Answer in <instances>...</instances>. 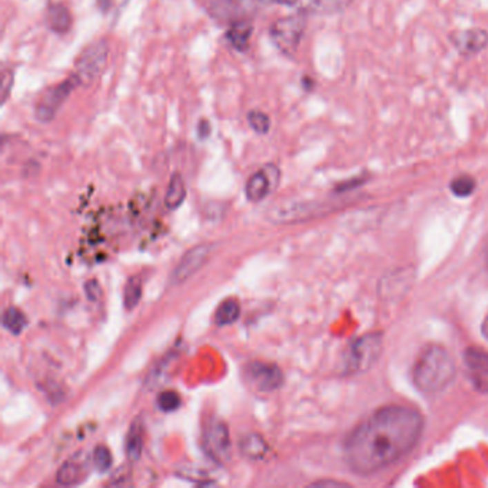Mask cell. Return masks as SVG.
I'll use <instances>...</instances> for the list:
<instances>
[{
	"mask_svg": "<svg viewBox=\"0 0 488 488\" xmlns=\"http://www.w3.org/2000/svg\"><path fill=\"white\" fill-rule=\"evenodd\" d=\"M422 417L414 408H380L361 422L345 442V460L358 474H373L391 465L417 444Z\"/></svg>",
	"mask_w": 488,
	"mask_h": 488,
	"instance_id": "obj_1",
	"label": "cell"
},
{
	"mask_svg": "<svg viewBox=\"0 0 488 488\" xmlns=\"http://www.w3.org/2000/svg\"><path fill=\"white\" fill-rule=\"evenodd\" d=\"M456 375V364L450 353L440 345H429L420 354L413 378L422 393L434 394L448 387Z\"/></svg>",
	"mask_w": 488,
	"mask_h": 488,
	"instance_id": "obj_2",
	"label": "cell"
},
{
	"mask_svg": "<svg viewBox=\"0 0 488 488\" xmlns=\"http://www.w3.org/2000/svg\"><path fill=\"white\" fill-rule=\"evenodd\" d=\"M306 26V16L295 13L278 19L271 25L269 35L272 42L285 55H294L301 43Z\"/></svg>",
	"mask_w": 488,
	"mask_h": 488,
	"instance_id": "obj_3",
	"label": "cell"
},
{
	"mask_svg": "<svg viewBox=\"0 0 488 488\" xmlns=\"http://www.w3.org/2000/svg\"><path fill=\"white\" fill-rule=\"evenodd\" d=\"M109 45L105 39L89 45L77 57L75 75L79 77L81 85H90L99 76L108 62Z\"/></svg>",
	"mask_w": 488,
	"mask_h": 488,
	"instance_id": "obj_4",
	"label": "cell"
},
{
	"mask_svg": "<svg viewBox=\"0 0 488 488\" xmlns=\"http://www.w3.org/2000/svg\"><path fill=\"white\" fill-rule=\"evenodd\" d=\"M79 85H81L79 77L73 73L72 76L66 77V79L64 82H61L59 85L52 86L50 89H48L36 106V112H35L36 119L39 122H43V124L53 121L56 113L59 112L62 105L70 96V93Z\"/></svg>",
	"mask_w": 488,
	"mask_h": 488,
	"instance_id": "obj_5",
	"label": "cell"
},
{
	"mask_svg": "<svg viewBox=\"0 0 488 488\" xmlns=\"http://www.w3.org/2000/svg\"><path fill=\"white\" fill-rule=\"evenodd\" d=\"M382 340L378 334H371L360 338L349 348L347 367L351 373H360L373 365L381 354Z\"/></svg>",
	"mask_w": 488,
	"mask_h": 488,
	"instance_id": "obj_6",
	"label": "cell"
},
{
	"mask_svg": "<svg viewBox=\"0 0 488 488\" xmlns=\"http://www.w3.org/2000/svg\"><path fill=\"white\" fill-rule=\"evenodd\" d=\"M245 374L251 385L262 393L275 391L284 382L280 367L269 362H252L246 367Z\"/></svg>",
	"mask_w": 488,
	"mask_h": 488,
	"instance_id": "obj_7",
	"label": "cell"
},
{
	"mask_svg": "<svg viewBox=\"0 0 488 488\" xmlns=\"http://www.w3.org/2000/svg\"><path fill=\"white\" fill-rule=\"evenodd\" d=\"M465 368L473 385L482 394H488V353L470 348L464 354Z\"/></svg>",
	"mask_w": 488,
	"mask_h": 488,
	"instance_id": "obj_8",
	"label": "cell"
},
{
	"mask_svg": "<svg viewBox=\"0 0 488 488\" xmlns=\"http://www.w3.org/2000/svg\"><path fill=\"white\" fill-rule=\"evenodd\" d=\"M209 253H211L209 245H199V246H195V248L189 249L182 257V260L179 261L178 266L175 268L172 281L175 284L185 282L208 261Z\"/></svg>",
	"mask_w": 488,
	"mask_h": 488,
	"instance_id": "obj_9",
	"label": "cell"
},
{
	"mask_svg": "<svg viewBox=\"0 0 488 488\" xmlns=\"http://www.w3.org/2000/svg\"><path fill=\"white\" fill-rule=\"evenodd\" d=\"M229 431L224 422L217 421L208 427L205 433V448L215 461H224L229 454Z\"/></svg>",
	"mask_w": 488,
	"mask_h": 488,
	"instance_id": "obj_10",
	"label": "cell"
},
{
	"mask_svg": "<svg viewBox=\"0 0 488 488\" xmlns=\"http://www.w3.org/2000/svg\"><path fill=\"white\" fill-rule=\"evenodd\" d=\"M456 48L464 55H474L488 46V33L482 29L461 30L451 37Z\"/></svg>",
	"mask_w": 488,
	"mask_h": 488,
	"instance_id": "obj_11",
	"label": "cell"
},
{
	"mask_svg": "<svg viewBox=\"0 0 488 488\" xmlns=\"http://www.w3.org/2000/svg\"><path fill=\"white\" fill-rule=\"evenodd\" d=\"M274 188H275V185L272 184L266 172L264 169H261V170L253 173L252 177L248 179L246 186H245V193H246L248 201L260 202Z\"/></svg>",
	"mask_w": 488,
	"mask_h": 488,
	"instance_id": "obj_12",
	"label": "cell"
},
{
	"mask_svg": "<svg viewBox=\"0 0 488 488\" xmlns=\"http://www.w3.org/2000/svg\"><path fill=\"white\" fill-rule=\"evenodd\" d=\"M48 25L55 33L65 35L72 26V16L69 9L61 3L50 5L48 9Z\"/></svg>",
	"mask_w": 488,
	"mask_h": 488,
	"instance_id": "obj_13",
	"label": "cell"
},
{
	"mask_svg": "<svg viewBox=\"0 0 488 488\" xmlns=\"http://www.w3.org/2000/svg\"><path fill=\"white\" fill-rule=\"evenodd\" d=\"M252 32L253 28L249 22L245 21L237 22L229 28L226 33V39L233 49L246 50V48L249 46V39L252 36Z\"/></svg>",
	"mask_w": 488,
	"mask_h": 488,
	"instance_id": "obj_14",
	"label": "cell"
},
{
	"mask_svg": "<svg viewBox=\"0 0 488 488\" xmlns=\"http://www.w3.org/2000/svg\"><path fill=\"white\" fill-rule=\"evenodd\" d=\"M86 476L85 464L79 461H66L56 474V480L62 485L79 484Z\"/></svg>",
	"mask_w": 488,
	"mask_h": 488,
	"instance_id": "obj_15",
	"label": "cell"
},
{
	"mask_svg": "<svg viewBox=\"0 0 488 488\" xmlns=\"http://www.w3.org/2000/svg\"><path fill=\"white\" fill-rule=\"evenodd\" d=\"M185 197H186V188L182 177L179 173H173L165 195V206L170 211L177 209L182 205Z\"/></svg>",
	"mask_w": 488,
	"mask_h": 488,
	"instance_id": "obj_16",
	"label": "cell"
},
{
	"mask_svg": "<svg viewBox=\"0 0 488 488\" xmlns=\"http://www.w3.org/2000/svg\"><path fill=\"white\" fill-rule=\"evenodd\" d=\"M144 447V427L141 421H135L126 438V454L130 461L139 460Z\"/></svg>",
	"mask_w": 488,
	"mask_h": 488,
	"instance_id": "obj_17",
	"label": "cell"
},
{
	"mask_svg": "<svg viewBox=\"0 0 488 488\" xmlns=\"http://www.w3.org/2000/svg\"><path fill=\"white\" fill-rule=\"evenodd\" d=\"M266 451V441L260 434H249L241 441V453L251 460L264 458Z\"/></svg>",
	"mask_w": 488,
	"mask_h": 488,
	"instance_id": "obj_18",
	"label": "cell"
},
{
	"mask_svg": "<svg viewBox=\"0 0 488 488\" xmlns=\"http://www.w3.org/2000/svg\"><path fill=\"white\" fill-rule=\"evenodd\" d=\"M26 325H28V320L21 309L10 306L5 311L3 326L5 329L9 331V333L19 335L26 328Z\"/></svg>",
	"mask_w": 488,
	"mask_h": 488,
	"instance_id": "obj_19",
	"label": "cell"
},
{
	"mask_svg": "<svg viewBox=\"0 0 488 488\" xmlns=\"http://www.w3.org/2000/svg\"><path fill=\"white\" fill-rule=\"evenodd\" d=\"M240 305L237 301H225L219 305V308L217 309V314H215V321L219 326H225V325H231L235 322L240 318Z\"/></svg>",
	"mask_w": 488,
	"mask_h": 488,
	"instance_id": "obj_20",
	"label": "cell"
},
{
	"mask_svg": "<svg viewBox=\"0 0 488 488\" xmlns=\"http://www.w3.org/2000/svg\"><path fill=\"white\" fill-rule=\"evenodd\" d=\"M142 297V282L139 278H130L126 282L125 294H124V304L128 309H133L139 304Z\"/></svg>",
	"mask_w": 488,
	"mask_h": 488,
	"instance_id": "obj_21",
	"label": "cell"
},
{
	"mask_svg": "<svg viewBox=\"0 0 488 488\" xmlns=\"http://www.w3.org/2000/svg\"><path fill=\"white\" fill-rule=\"evenodd\" d=\"M248 124L252 128V130H255L260 135L268 133L271 129V119L269 116L261 110H252L246 116Z\"/></svg>",
	"mask_w": 488,
	"mask_h": 488,
	"instance_id": "obj_22",
	"label": "cell"
},
{
	"mask_svg": "<svg viewBox=\"0 0 488 488\" xmlns=\"http://www.w3.org/2000/svg\"><path fill=\"white\" fill-rule=\"evenodd\" d=\"M474 189L476 181L471 177H467V175H462V177H458L451 182V192L460 198L470 197Z\"/></svg>",
	"mask_w": 488,
	"mask_h": 488,
	"instance_id": "obj_23",
	"label": "cell"
},
{
	"mask_svg": "<svg viewBox=\"0 0 488 488\" xmlns=\"http://www.w3.org/2000/svg\"><path fill=\"white\" fill-rule=\"evenodd\" d=\"M93 464L97 471H106L112 465L110 451L104 445H97L93 451Z\"/></svg>",
	"mask_w": 488,
	"mask_h": 488,
	"instance_id": "obj_24",
	"label": "cell"
},
{
	"mask_svg": "<svg viewBox=\"0 0 488 488\" xmlns=\"http://www.w3.org/2000/svg\"><path fill=\"white\" fill-rule=\"evenodd\" d=\"M158 405L162 411L170 413V411H175V409H178V407L181 405V398L177 393L164 391L158 397Z\"/></svg>",
	"mask_w": 488,
	"mask_h": 488,
	"instance_id": "obj_25",
	"label": "cell"
},
{
	"mask_svg": "<svg viewBox=\"0 0 488 488\" xmlns=\"http://www.w3.org/2000/svg\"><path fill=\"white\" fill-rule=\"evenodd\" d=\"M2 102L5 104L6 99H8V96H9V92L13 86V73L9 72V70H3V76H2Z\"/></svg>",
	"mask_w": 488,
	"mask_h": 488,
	"instance_id": "obj_26",
	"label": "cell"
},
{
	"mask_svg": "<svg viewBox=\"0 0 488 488\" xmlns=\"http://www.w3.org/2000/svg\"><path fill=\"white\" fill-rule=\"evenodd\" d=\"M86 294H88V298L92 300V301L99 298V295H101V288H99V285L96 284V281H89V282H88V285H86Z\"/></svg>",
	"mask_w": 488,
	"mask_h": 488,
	"instance_id": "obj_27",
	"label": "cell"
},
{
	"mask_svg": "<svg viewBox=\"0 0 488 488\" xmlns=\"http://www.w3.org/2000/svg\"><path fill=\"white\" fill-rule=\"evenodd\" d=\"M211 132V126H209V122L208 121H201L199 122V126H198V133L202 139H205L206 136L209 135Z\"/></svg>",
	"mask_w": 488,
	"mask_h": 488,
	"instance_id": "obj_28",
	"label": "cell"
},
{
	"mask_svg": "<svg viewBox=\"0 0 488 488\" xmlns=\"http://www.w3.org/2000/svg\"><path fill=\"white\" fill-rule=\"evenodd\" d=\"M275 3H281V5H288V6H294L298 0H274Z\"/></svg>",
	"mask_w": 488,
	"mask_h": 488,
	"instance_id": "obj_29",
	"label": "cell"
},
{
	"mask_svg": "<svg viewBox=\"0 0 488 488\" xmlns=\"http://www.w3.org/2000/svg\"><path fill=\"white\" fill-rule=\"evenodd\" d=\"M482 333H484V335L488 338V318L485 320V322H484V326H482Z\"/></svg>",
	"mask_w": 488,
	"mask_h": 488,
	"instance_id": "obj_30",
	"label": "cell"
}]
</instances>
